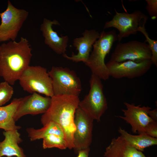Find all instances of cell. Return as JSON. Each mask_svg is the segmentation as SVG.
<instances>
[{
    "instance_id": "cell-27",
    "label": "cell",
    "mask_w": 157,
    "mask_h": 157,
    "mask_svg": "<svg viewBox=\"0 0 157 157\" xmlns=\"http://www.w3.org/2000/svg\"><path fill=\"white\" fill-rule=\"evenodd\" d=\"M148 114L149 117L154 121H157V109L152 110H149L148 112Z\"/></svg>"
},
{
    "instance_id": "cell-2",
    "label": "cell",
    "mask_w": 157,
    "mask_h": 157,
    "mask_svg": "<svg viewBox=\"0 0 157 157\" xmlns=\"http://www.w3.org/2000/svg\"><path fill=\"white\" fill-rule=\"evenodd\" d=\"M80 101L78 96L61 95L51 97L50 106L42 115L41 124L44 125L51 122L58 124L64 133L67 148L73 149V135L75 130L74 117Z\"/></svg>"
},
{
    "instance_id": "cell-5",
    "label": "cell",
    "mask_w": 157,
    "mask_h": 157,
    "mask_svg": "<svg viewBox=\"0 0 157 157\" xmlns=\"http://www.w3.org/2000/svg\"><path fill=\"white\" fill-rule=\"evenodd\" d=\"M101 79L92 74L90 80L88 94L80 101L79 106L93 119L97 122L108 108L106 99L103 92Z\"/></svg>"
},
{
    "instance_id": "cell-14",
    "label": "cell",
    "mask_w": 157,
    "mask_h": 157,
    "mask_svg": "<svg viewBox=\"0 0 157 157\" xmlns=\"http://www.w3.org/2000/svg\"><path fill=\"white\" fill-rule=\"evenodd\" d=\"M83 36L74 39L73 45L78 51L77 54L72 53L71 56L63 54L65 58L73 62L82 61L85 63L90 55L92 46L99 38L100 33L94 29L86 30L82 33Z\"/></svg>"
},
{
    "instance_id": "cell-16",
    "label": "cell",
    "mask_w": 157,
    "mask_h": 157,
    "mask_svg": "<svg viewBox=\"0 0 157 157\" xmlns=\"http://www.w3.org/2000/svg\"><path fill=\"white\" fill-rule=\"evenodd\" d=\"M105 157H150L146 156L130 145L121 136L112 139L109 145L106 148Z\"/></svg>"
},
{
    "instance_id": "cell-13",
    "label": "cell",
    "mask_w": 157,
    "mask_h": 157,
    "mask_svg": "<svg viewBox=\"0 0 157 157\" xmlns=\"http://www.w3.org/2000/svg\"><path fill=\"white\" fill-rule=\"evenodd\" d=\"M51 102V97H44L35 92L21 98L14 115V119L16 122L22 117L28 114H44L49 108Z\"/></svg>"
},
{
    "instance_id": "cell-1",
    "label": "cell",
    "mask_w": 157,
    "mask_h": 157,
    "mask_svg": "<svg viewBox=\"0 0 157 157\" xmlns=\"http://www.w3.org/2000/svg\"><path fill=\"white\" fill-rule=\"evenodd\" d=\"M32 50L28 40L22 37L18 42L10 41L1 45L0 77L13 85L29 66Z\"/></svg>"
},
{
    "instance_id": "cell-23",
    "label": "cell",
    "mask_w": 157,
    "mask_h": 157,
    "mask_svg": "<svg viewBox=\"0 0 157 157\" xmlns=\"http://www.w3.org/2000/svg\"><path fill=\"white\" fill-rule=\"evenodd\" d=\"M13 92V87L7 82L0 83V107L10 99Z\"/></svg>"
},
{
    "instance_id": "cell-11",
    "label": "cell",
    "mask_w": 157,
    "mask_h": 157,
    "mask_svg": "<svg viewBox=\"0 0 157 157\" xmlns=\"http://www.w3.org/2000/svg\"><path fill=\"white\" fill-rule=\"evenodd\" d=\"M152 64L151 59H148L138 62L127 60L116 63L109 60L106 65L110 76L116 79H132L144 75L149 70Z\"/></svg>"
},
{
    "instance_id": "cell-26",
    "label": "cell",
    "mask_w": 157,
    "mask_h": 157,
    "mask_svg": "<svg viewBox=\"0 0 157 157\" xmlns=\"http://www.w3.org/2000/svg\"><path fill=\"white\" fill-rule=\"evenodd\" d=\"M90 148L82 149L78 151L77 157H88Z\"/></svg>"
},
{
    "instance_id": "cell-21",
    "label": "cell",
    "mask_w": 157,
    "mask_h": 157,
    "mask_svg": "<svg viewBox=\"0 0 157 157\" xmlns=\"http://www.w3.org/2000/svg\"><path fill=\"white\" fill-rule=\"evenodd\" d=\"M42 139V147L44 149L55 147L64 149L67 148V142L63 136L52 134L46 135Z\"/></svg>"
},
{
    "instance_id": "cell-19",
    "label": "cell",
    "mask_w": 157,
    "mask_h": 157,
    "mask_svg": "<svg viewBox=\"0 0 157 157\" xmlns=\"http://www.w3.org/2000/svg\"><path fill=\"white\" fill-rule=\"evenodd\" d=\"M118 131L130 145L142 152L146 148L157 144V138H153L145 133L133 135L121 127L119 128Z\"/></svg>"
},
{
    "instance_id": "cell-24",
    "label": "cell",
    "mask_w": 157,
    "mask_h": 157,
    "mask_svg": "<svg viewBox=\"0 0 157 157\" xmlns=\"http://www.w3.org/2000/svg\"><path fill=\"white\" fill-rule=\"evenodd\" d=\"M147 2L146 9L150 16L153 20L156 19L157 17V0H146Z\"/></svg>"
},
{
    "instance_id": "cell-18",
    "label": "cell",
    "mask_w": 157,
    "mask_h": 157,
    "mask_svg": "<svg viewBox=\"0 0 157 157\" xmlns=\"http://www.w3.org/2000/svg\"><path fill=\"white\" fill-rule=\"evenodd\" d=\"M21 99H14L9 104L0 107V129L5 131L19 129L21 127L15 124L14 115Z\"/></svg>"
},
{
    "instance_id": "cell-10",
    "label": "cell",
    "mask_w": 157,
    "mask_h": 157,
    "mask_svg": "<svg viewBox=\"0 0 157 157\" xmlns=\"http://www.w3.org/2000/svg\"><path fill=\"white\" fill-rule=\"evenodd\" d=\"M94 119L79 106L74 117L75 130L74 133L73 149L76 153L90 148L92 140Z\"/></svg>"
},
{
    "instance_id": "cell-20",
    "label": "cell",
    "mask_w": 157,
    "mask_h": 157,
    "mask_svg": "<svg viewBox=\"0 0 157 157\" xmlns=\"http://www.w3.org/2000/svg\"><path fill=\"white\" fill-rule=\"evenodd\" d=\"M26 131L31 141L42 139L46 135L52 134H57L65 137L64 133L61 127L57 124L51 122L47 123L40 129L27 128Z\"/></svg>"
},
{
    "instance_id": "cell-15",
    "label": "cell",
    "mask_w": 157,
    "mask_h": 157,
    "mask_svg": "<svg viewBox=\"0 0 157 157\" xmlns=\"http://www.w3.org/2000/svg\"><path fill=\"white\" fill-rule=\"evenodd\" d=\"M53 25H60L58 21H51L44 18L40 26V30L44 38V43L56 53L64 54L67 46V36H59L52 27Z\"/></svg>"
},
{
    "instance_id": "cell-9",
    "label": "cell",
    "mask_w": 157,
    "mask_h": 157,
    "mask_svg": "<svg viewBox=\"0 0 157 157\" xmlns=\"http://www.w3.org/2000/svg\"><path fill=\"white\" fill-rule=\"evenodd\" d=\"M151 54L148 44L137 40L119 42L111 55L110 61L119 63L127 60L141 62L151 59Z\"/></svg>"
},
{
    "instance_id": "cell-17",
    "label": "cell",
    "mask_w": 157,
    "mask_h": 157,
    "mask_svg": "<svg viewBox=\"0 0 157 157\" xmlns=\"http://www.w3.org/2000/svg\"><path fill=\"white\" fill-rule=\"evenodd\" d=\"M3 134L5 139L0 142V157H26L23 149L18 145L22 140L18 130L5 131Z\"/></svg>"
},
{
    "instance_id": "cell-12",
    "label": "cell",
    "mask_w": 157,
    "mask_h": 157,
    "mask_svg": "<svg viewBox=\"0 0 157 157\" xmlns=\"http://www.w3.org/2000/svg\"><path fill=\"white\" fill-rule=\"evenodd\" d=\"M124 104L126 107V109H121L124 113V116L116 117L123 119L129 124L131 126L132 131L134 133H145L146 127L150 122L154 121L148 114V111L151 108L148 106L142 107L140 105L136 106L134 104L126 102Z\"/></svg>"
},
{
    "instance_id": "cell-4",
    "label": "cell",
    "mask_w": 157,
    "mask_h": 157,
    "mask_svg": "<svg viewBox=\"0 0 157 157\" xmlns=\"http://www.w3.org/2000/svg\"><path fill=\"white\" fill-rule=\"evenodd\" d=\"M18 80L23 89L29 93L38 92L51 97L54 96L51 78L44 67L29 66Z\"/></svg>"
},
{
    "instance_id": "cell-6",
    "label": "cell",
    "mask_w": 157,
    "mask_h": 157,
    "mask_svg": "<svg viewBox=\"0 0 157 157\" xmlns=\"http://www.w3.org/2000/svg\"><path fill=\"white\" fill-rule=\"evenodd\" d=\"M48 73L52 79L54 96H78L82 90L81 82L74 71L67 67L53 66Z\"/></svg>"
},
{
    "instance_id": "cell-8",
    "label": "cell",
    "mask_w": 157,
    "mask_h": 157,
    "mask_svg": "<svg viewBox=\"0 0 157 157\" xmlns=\"http://www.w3.org/2000/svg\"><path fill=\"white\" fill-rule=\"evenodd\" d=\"M115 14L112 19L105 24L104 28L111 27L119 31L117 40L120 42L122 38L136 34L140 27L147 23L148 17L139 10L131 13H118L115 10Z\"/></svg>"
},
{
    "instance_id": "cell-22",
    "label": "cell",
    "mask_w": 157,
    "mask_h": 157,
    "mask_svg": "<svg viewBox=\"0 0 157 157\" xmlns=\"http://www.w3.org/2000/svg\"><path fill=\"white\" fill-rule=\"evenodd\" d=\"M145 25L139 28L138 31L142 33L145 36L146 41L148 43L149 48L151 52V60L152 64L157 66V41L150 38L145 28Z\"/></svg>"
},
{
    "instance_id": "cell-7",
    "label": "cell",
    "mask_w": 157,
    "mask_h": 157,
    "mask_svg": "<svg viewBox=\"0 0 157 157\" xmlns=\"http://www.w3.org/2000/svg\"><path fill=\"white\" fill-rule=\"evenodd\" d=\"M28 15L27 11L16 8L8 1L6 9L0 13V42L15 41Z\"/></svg>"
},
{
    "instance_id": "cell-28",
    "label": "cell",
    "mask_w": 157,
    "mask_h": 157,
    "mask_svg": "<svg viewBox=\"0 0 157 157\" xmlns=\"http://www.w3.org/2000/svg\"></svg>"
},
{
    "instance_id": "cell-25",
    "label": "cell",
    "mask_w": 157,
    "mask_h": 157,
    "mask_svg": "<svg viewBox=\"0 0 157 157\" xmlns=\"http://www.w3.org/2000/svg\"><path fill=\"white\" fill-rule=\"evenodd\" d=\"M145 133L154 138H157V122L153 121L150 122L146 127Z\"/></svg>"
},
{
    "instance_id": "cell-3",
    "label": "cell",
    "mask_w": 157,
    "mask_h": 157,
    "mask_svg": "<svg viewBox=\"0 0 157 157\" xmlns=\"http://www.w3.org/2000/svg\"><path fill=\"white\" fill-rule=\"evenodd\" d=\"M117 40V34L115 30L107 32L103 31L93 44V50L85 63L89 67L92 74L101 79L106 80L110 76L105 59L113 44Z\"/></svg>"
}]
</instances>
